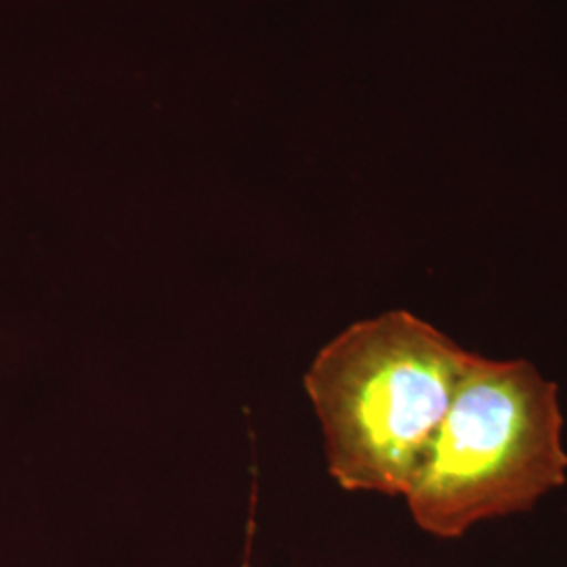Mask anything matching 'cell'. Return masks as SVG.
<instances>
[{
    "label": "cell",
    "instance_id": "1",
    "mask_svg": "<svg viewBox=\"0 0 567 567\" xmlns=\"http://www.w3.org/2000/svg\"><path fill=\"white\" fill-rule=\"evenodd\" d=\"M475 355L404 309L334 337L305 374L330 477L347 492L405 496Z\"/></svg>",
    "mask_w": 567,
    "mask_h": 567
},
{
    "label": "cell",
    "instance_id": "2",
    "mask_svg": "<svg viewBox=\"0 0 567 567\" xmlns=\"http://www.w3.org/2000/svg\"><path fill=\"white\" fill-rule=\"evenodd\" d=\"M566 482L557 385L527 360L477 353L404 498L416 526L454 540L532 511Z\"/></svg>",
    "mask_w": 567,
    "mask_h": 567
}]
</instances>
